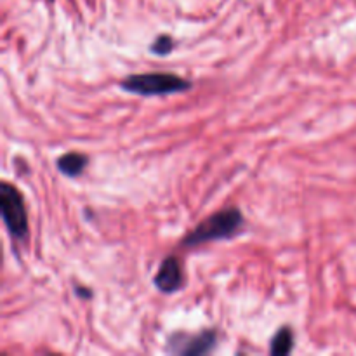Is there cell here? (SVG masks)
<instances>
[{
	"label": "cell",
	"instance_id": "6",
	"mask_svg": "<svg viewBox=\"0 0 356 356\" xmlns=\"http://www.w3.org/2000/svg\"><path fill=\"white\" fill-rule=\"evenodd\" d=\"M87 163H89L87 155L79 152L65 153V155L59 156V159L56 160V165H58L59 172L65 174V176L68 177L80 176V174L87 169Z\"/></svg>",
	"mask_w": 356,
	"mask_h": 356
},
{
	"label": "cell",
	"instance_id": "2",
	"mask_svg": "<svg viewBox=\"0 0 356 356\" xmlns=\"http://www.w3.org/2000/svg\"><path fill=\"white\" fill-rule=\"evenodd\" d=\"M120 87L139 96H167L191 89V82L174 73H139L122 80Z\"/></svg>",
	"mask_w": 356,
	"mask_h": 356
},
{
	"label": "cell",
	"instance_id": "9",
	"mask_svg": "<svg viewBox=\"0 0 356 356\" xmlns=\"http://www.w3.org/2000/svg\"><path fill=\"white\" fill-rule=\"evenodd\" d=\"M75 294L79 296V298H82V299L92 298V292H90L89 289H86V287H75Z\"/></svg>",
	"mask_w": 356,
	"mask_h": 356
},
{
	"label": "cell",
	"instance_id": "3",
	"mask_svg": "<svg viewBox=\"0 0 356 356\" xmlns=\"http://www.w3.org/2000/svg\"><path fill=\"white\" fill-rule=\"evenodd\" d=\"M0 211H2L3 225H6L13 242H26L28 216L23 195L19 193L16 186L9 183H2V186H0Z\"/></svg>",
	"mask_w": 356,
	"mask_h": 356
},
{
	"label": "cell",
	"instance_id": "7",
	"mask_svg": "<svg viewBox=\"0 0 356 356\" xmlns=\"http://www.w3.org/2000/svg\"><path fill=\"white\" fill-rule=\"evenodd\" d=\"M294 348V332L289 327H282L277 334L273 336L270 344V353L277 356L289 355Z\"/></svg>",
	"mask_w": 356,
	"mask_h": 356
},
{
	"label": "cell",
	"instance_id": "5",
	"mask_svg": "<svg viewBox=\"0 0 356 356\" xmlns=\"http://www.w3.org/2000/svg\"><path fill=\"white\" fill-rule=\"evenodd\" d=\"M153 284L163 294H174V292L179 291L184 284V273L179 259L174 256L165 257L160 264L155 278H153Z\"/></svg>",
	"mask_w": 356,
	"mask_h": 356
},
{
	"label": "cell",
	"instance_id": "8",
	"mask_svg": "<svg viewBox=\"0 0 356 356\" xmlns=\"http://www.w3.org/2000/svg\"><path fill=\"white\" fill-rule=\"evenodd\" d=\"M174 45L176 44H174V38L170 37V35H160V37H156V40L149 45V51L156 56H167L172 52Z\"/></svg>",
	"mask_w": 356,
	"mask_h": 356
},
{
	"label": "cell",
	"instance_id": "4",
	"mask_svg": "<svg viewBox=\"0 0 356 356\" xmlns=\"http://www.w3.org/2000/svg\"><path fill=\"white\" fill-rule=\"evenodd\" d=\"M216 344H218V332L216 330H204V332L197 334V336L176 332L167 341L170 353L183 356L205 355L214 350Z\"/></svg>",
	"mask_w": 356,
	"mask_h": 356
},
{
	"label": "cell",
	"instance_id": "1",
	"mask_svg": "<svg viewBox=\"0 0 356 356\" xmlns=\"http://www.w3.org/2000/svg\"><path fill=\"white\" fill-rule=\"evenodd\" d=\"M243 216L240 209L228 207L225 211H219L202 221L200 225L195 226L183 240V247H198L207 242H216V240H228L233 238L242 232Z\"/></svg>",
	"mask_w": 356,
	"mask_h": 356
}]
</instances>
